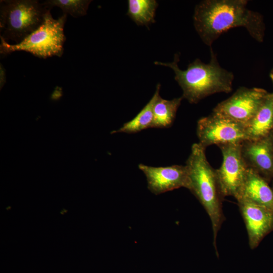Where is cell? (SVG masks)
Listing matches in <instances>:
<instances>
[{
	"instance_id": "6da1fadb",
	"label": "cell",
	"mask_w": 273,
	"mask_h": 273,
	"mask_svg": "<svg viewBox=\"0 0 273 273\" xmlns=\"http://www.w3.org/2000/svg\"><path fill=\"white\" fill-rule=\"evenodd\" d=\"M246 0H205L195 9V28L209 47L230 29L243 27L257 41L263 39L264 25L259 13L248 9Z\"/></svg>"
},
{
	"instance_id": "7a4b0ae2",
	"label": "cell",
	"mask_w": 273,
	"mask_h": 273,
	"mask_svg": "<svg viewBox=\"0 0 273 273\" xmlns=\"http://www.w3.org/2000/svg\"><path fill=\"white\" fill-rule=\"evenodd\" d=\"M210 54V60L208 64L197 59L185 70L180 69L178 66V54L175 55L172 62L156 61L154 63L171 68L174 72L175 80L183 91V98L191 104H196L212 94L228 93L232 90L234 74L220 66L212 49Z\"/></svg>"
},
{
	"instance_id": "3957f363",
	"label": "cell",
	"mask_w": 273,
	"mask_h": 273,
	"mask_svg": "<svg viewBox=\"0 0 273 273\" xmlns=\"http://www.w3.org/2000/svg\"><path fill=\"white\" fill-rule=\"evenodd\" d=\"M205 149L198 143L194 144L186 161L189 189L204 208L210 219L213 234V245L218 254L216 240L225 220L222 210L224 196L221 191L216 170L208 162Z\"/></svg>"
},
{
	"instance_id": "277c9868",
	"label": "cell",
	"mask_w": 273,
	"mask_h": 273,
	"mask_svg": "<svg viewBox=\"0 0 273 273\" xmlns=\"http://www.w3.org/2000/svg\"><path fill=\"white\" fill-rule=\"evenodd\" d=\"M67 14L55 19L49 9L41 24L21 42L10 44L1 37L0 53L6 55L15 51H25L39 58L61 57L66 38L64 32Z\"/></svg>"
},
{
	"instance_id": "5b68a950",
	"label": "cell",
	"mask_w": 273,
	"mask_h": 273,
	"mask_svg": "<svg viewBox=\"0 0 273 273\" xmlns=\"http://www.w3.org/2000/svg\"><path fill=\"white\" fill-rule=\"evenodd\" d=\"M0 3V37L14 44L35 30L50 9L36 0H4Z\"/></svg>"
},
{
	"instance_id": "8992f818",
	"label": "cell",
	"mask_w": 273,
	"mask_h": 273,
	"mask_svg": "<svg viewBox=\"0 0 273 273\" xmlns=\"http://www.w3.org/2000/svg\"><path fill=\"white\" fill-rule=\"evenodd\" d=\"M197 134L198 143L205 149L212 145L241 143L247 140L244 125L214 112L198 120Z\"/></svg>"
},
{
	"instance_id": "52a82bcc",
	"label": "cell",
	"mask_w": 273,
	"mask_h": 273,
	"mask_svg": "<svg viewBox=\"0 0 273 273\" xmlns=\"http://www.w3.org/2000/svg\"><path fill=\"white\" fill-rule=\"evenodd\" d=\"M241 143L218 146L223 159L220 167L215 170L224 197L236 198L246 178L248 168L242 157Z\"/></svg>"
},
{
	"instance_id": "ba28073f",
	"label": "cell",
	"mask_w": 273,
	"mask_h": 273,
	"mask_svg": "<svg viewBox=\"0 0 273 273\" xmlns=\"http://www.w3.org/2000/svg\"><path fill=\"white\" fill-rule=\"evenodd\" d=\"M268 92L257 87H239L228 99L218 104L213 112L245 125L255 115Z\"/></svg>"
},
{
	"instance_id": "9c48e42d",
	"label": "cell",
	"mask_w": 273,
	"mask_h": 273,
	"mask_svg": "<svg viewBox=\"0 0 273 273\" xmlns=\"http://www.w3.org/2000/svg\"><path fill=\"white\" fill-rule=\"evenodd\" d=\"M241 151L248 168L268 182L273 179V131L261 139L243 141Z\"/></svg>"
},
{
	"instance_id": "30bf717a",
	"label": "cell",
	"mask_w": 273,
	"mask_h": 273,
	"mask_svg": "<svg viewBox=\"0 0 273 273\" xmlns=\"http://www.w3.org/2000/svg\"><path fill=\"white\" fill-rule=\"evenodd\" d=\"M247 230L251 249L256 248L273 230V212L248 200H237Z\"/></svg>"
},
{
	"instance_id": "8fae6325",
	"label": "cell",
	"mask_w": 273,
	"mask_h": 273,
	"mask_svg": "<svg viewBox=\"0 0 273 273\" xmlns=\"http://www.w3.org/2000/svg\"><path fill=\"white\" fill-rule=\"evenodd\" d=\"M139 168L146 177L148 189L155 195L181 187L189 188V179L186 165L153 167L140 164Z\"/></svg>"
},
{
	"instance_id": "7c38bea8",
	"label": "cell",
	"mask_w": 273,
	"mask_h": 273,
	"mask_svg": "<svg viewBox=\"0 0 273 273\" xmlns=\"http://www.w3.org/2000/svg\"><path fill=\"white\" fill-rule=\"evenodd\" d=\"M236 200L243 198L266 207L273 212V190L259 174L248 168L244 182Z\"/></svg>"
},
{
	"instance_id": "4fadbf2b",
	"label": "cell",
	"mask_w": 273,
	"mask_h": 273,
	"mask_svg": "<svg viewBox=\"0 0 273 273\" xmlns=\"http://www.w3.org/2000/svg\"><path fill=\"white\" fill-rule=\"evenodd\" d=\"M245 127L248 140L261 139L273 131V93H268Z\"/></svg>"
},
{
	"instance_id": "5bb4252c",
	"label": "cell",
	"mask_w": 273,
	"mask_h": 273,
	"mask_svg": "<svg viewBox=\"0 0 273 273\" xmlns=\"http://www.w3.org/2000/svg\"><path fill=\"white\" fill-rule=\"evenodd\" d=\"M183 97L171 100L162 99L159 95L153 107V121L152 128H167L170 127Z\"/></svg>"
},
{
	"instance_id": "9a60e30c",
	"label": "cell",
	"mask_w": 273,
	"mask_h": 273,
	"mask_svg": "<svg viewBox=\"0 0 273 273\" xmlns=\"http://www.w3.org/2000/svg\"><path fill=\"white\" fill-rule=\"evenodd\" d=\"M160 87L159 83L157 85L156 91L152 98L132 119L125 123L121 127L113 131L112 133H133L147 128H152L153 121V107L159 96Z\"/></svg>"
},
{
	"instance_id": "2e32d148",
	"label": "cell",
	"mask_w": 273,
	"mask_h": 273,
	"mask_svg": "<svg viewBox=\"0 0 273 273\" xmlns=\"http://www.w3.org/2000/svg\"><path fill=\"white\" fill-rule=\"evenodd\" d=\"M158 3L155 0H128L127 15L138 25L155 22Z\"/></svg>"
},
{
	"instance_id": "e0dca14e",
	"label": "cell",
	"mask_w": 273,
	"mask_h": 273,
	"mask_svg": "<svg viewBox=\"0 0 273 273\" xmlns=\"http://www.w3.org/2000/svg\"><path fill=\"white\" fill-rule=\"evenodd\" d=\"M91 2L90 0H48L43 5L50 9L54 7L60 8L63 14L78 18L86 14Z\"/></svg>"
},
{
	"instance_id": "ac0fdd59",
	"label": "cell",
	"mask_w": 273,
	"mask_h": 273,
	"mask_svg": "<svg viewBox=\"0 0 273 273\" xmlns=\"http://www.w3.org/2000/svg\"><path fill=\"white\" fill-rule=\"evenodd\" d=\"M6 70L2 63L0 64V87L1 89L6 82Z\"/></svg>"
},
{
	"instance_id": "d6986e66",
	"label": "cell",
	"mask_w": 273,
	"mask_h": 273,
	"mask_svg": "<svg viewBox=\"0 0 273 273\" xmlns=\"http://www.w3.org/2000/svg\"><path fill=\"white\" fill-rule=\"evenodd\" d=\"M270 77L271 79V80H273V69L271 70L270 73Z\"/></svg>"
},
{
	"instance_id": "ffe728a7",
	"label": "cell",
	"mask_w": 273,
	"mask_h": 273,
	"mask_svg": "<svg viewBox=\"0 0 273 273\" xmlns=\"http://www.w3.org/2000/svg\"><path fill=\"white\" fill-rule=\"evenodd\" d=\"M272 83H273V80H272Z\"/></svg>"
},
{
	"instance_id": "44dd1931",
	"label": "cell",
	"mask_w": 273,
	"mask_h": 273,
	"mask_svg": "<svg viewBox=\"0 0 273 273\" xmlns=\"http://www.w3.org/2000/svg\"><path fill=\"white\" fill-rule=\"evenodd\" d=\"M272 190H273V188H272Z\"/></svg>"
}]
</instances>
